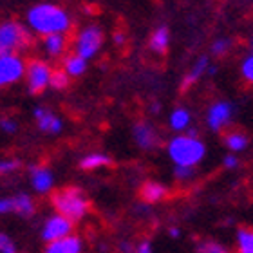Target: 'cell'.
I'll use <instances>...</instances> for the list:
<instances>
[{"mask_svg": "<svg viewBox=\"0 0 253 253\" xmlns=\"http://www.w3.org/2000/svg\"><path fill=\"white\" fill-rule=\"evenodd\" d=\"M27 24L33 31L42 37L65 35L71 29V16L60 5L38 4L27 13Z\"/></svg>", "mask_w": 253, "mask_h": 253, "instance_id": "1", "label": "cell"}, {"mask_svg": "<svg viewBox=\"0 0 253 253\" xmlns=\"http://www.w3.org/2000/svg\"><path fill=\"white\" fill-rule=\"evenodd\" d=\"M51 205L56 213L67 217L73 222L84 221L90 211L89 199L84 190L78 186H65V188L54 190L51 194Z\"/></svg>", "mask_w": 253, "mask_h": 253, "instance_id": "2", "label": "cell"}, {"mask_svg": "<svg viewBox=\"0 0 253 253\" xmlns=\"http://www.w3.org/2000/svg\"><path fill=\"white\" fill-rule=\"evenodd\" d=\"M167 152H169V158L172 159V163L175 167L195 169L205 159L206 145L197 136L179 134V136H174L169 141Z\"/></svg>", "mask_w": 253, "mask_h": 253, "instance_id": "3", "label": "cell"}, {"mask_svg": "<svg viewBox=\"0 0 253 253\" xmlns=\"http://www.w3.org/2000/svg\"><path fill=\"white\" fill-rule=\"evenodd\" d=\"M33 43L31 33L18 22H4L0 24V56L16 54Z\"/></svg>", "mask_w": 253, "mask_h": 253, "instance_id": "4", "label": "cell"}, {"mask_svg": "<svg viewBox=\"0 0 253 253\" xmlns=\"http://www.w3.org/2000/svg\"><path fill=\"white\" fill-rule=\"evenodd\" d=\"M51 65L40 58H33L26 63V78L27 89L31 94H42L49 87V78H51Z\"/></svg>", "mask_w": 253, "mask_h": 253, "instance_id": "5", "label": "cell"}, {"mask_svg": "<svg viewBox=\"0 0 253 253\" xmlns=\"http://www.w3.org/2000/svg\"><path fill=\"white\" fill-rule=\"evenodd\" d=\"M101 45H103V31L98 26H87L76 37L74 49H76L78 56H82V58L89 62L90 58H94L96 54H98Z\"/></svg>", "mask_w": 253, "mask_h": 253, "instance_id": "6", "label": "cell"}, {"mask_svg": "<svg viewBox=\"0 0 253 253\" xmlns=\"http://www.w3.org/2000/svg\"><path fill=\"white\" fill-rule=\"evenodd\" d=\"M74 233V222L69 221L67 217L60 215L54 211L53 215H49L42 224V232H40V237L45 244L54 243L58 239H63Z\"/></svg>", "mask_w": 253, "mask_h": 253, "instance_id": "7", "label": "cell"}, {"mask_svg": "<svg viewBox=\"0 0 253 253\" xmlns=\"http://www.w3.org/2000/svg\"><path fill=\"white\" fill-rule=\"evenodd\" d=\"M233 118V105L230 101L221 100L211 103L210 109H208V114H206V125L208 128L213 132H222L230 125Z\"/></svg>", "mask_w": 253, "mask_h": 253, "instance_id": "8", "label": "cell"}, {"mask_svg": "<svg viewBox=\"0 0 253 253\" xmlns=\"http://www.w3.org/2000/svg\"><path fill=\"white\" fill-rule=\"evenodd\" d=\"M26 74V62L18 54L0 56V87L18 82Z\"/></svg>", "mask_w": 253, "mask_h": 253, "instance_id": "9", "label": "cell"}, {"mask_svg": "<svg viewBox=\"0 0 253 253\" xmlns=\"http://www.w3.org/2000/svg\"><path fill=\"white\" fill-rule=\"evenodd\" d=\"M132 137H134V141L136 145L141 150H154V148H158L159 145V134L158 130L154 128L152 123L145 122H136L132 125Z\"/></svg>", "mask_w": 253, "mask_h": 253, "instance_id": "10", "label": "cell"}, {"mask_svg": "<svg viewBox=\"0 0 253 253\" xmlns=\"http://www.w3.org/2000/svg\"><path fill=\"white\" fill-rule=\"evenodd\" d=\"M84 239L76 235V233H71V235L58 239L54 243H47L43 253H84Z\"/></svg>", "mask_w": 253, "mask_h": 253, "instance_id": "11", "label": "cell"}, {"mask_svg": "<svg viewBox=\"0 0 253 253\" xmlns=\"http://www.w3.org/2000/svg\"><path fill=\"white\" fill-rule=\"evenodd\" d=\"M139 197L145 205H158L169 197V188L159 181H145L139 188Z\"/></svg>", "mask_w": 253, "mask_h": 253, "instance_id": "12", "label": "cell"}, {"mask_svg": "<svg viewBox=\"0 0 253 253\" xmlns=\"http://www.w3.org/2000/svg\"><path fill=\"white\" fill-rule=\"evenodd\" d=\"M29 172H31V185L38 194H49V192L53 190L54 175L47 167L35 165V167L29 169Z\"/></svg>", "mask_w": 253, "mask_h": 253, "instance_id": "13", "label": "cell"}, {"mask_svg": "<svg viewBox=\"0 0 253 253\" xmlns=\"http://www.w3.org/2000/svg\"><path fill=\"white\" fill-rule=\"evenodd\" d=\"M35 120H37L38 128L47 134H58L62 132V120L58 116H54L49 109L43 107H37L35 109Z\"/></svg>", "mask_w": 253, "mask_h": 253, "instance_id": "14", "label": "cell"}, {"mask_svg": "<svg viewBox=\"0 0 253 253\" xmlns=\"http://www.w3.org/2000/svg\"><path fill=\"white\" fill-rule=\"evenodd\" d=\"M208 67H210V58H208V56H201V58L190 67L188 73L185 74V78L181 82V90L185 92L190 87H194V85L208 73Z\"/></svg>", "mask_w": 253, "mask_h": 253, "instance_id": "15", "label": "cell"}, {"mask_svg": "<svg viewBox=\"0 0 253 253\" xmlns=\"http://www.w3.org/2000/svg\"><path fill=\"white\" fill-rule=\"evenodd\" d=\"M170 45V31L167 26H159L158 29H154L148 40V49L156 54H165L169 51Z\"/></svg>", "mask_w": 253, "mask_h": 253, "instance_id": "16", "label": "cell"}, {"mask_svg": "<svg viewBox=\"0 0 253 253\" xmlns=\"http://www.w3.org/2000/svg\"><path fill=\"white\" fill-rule=\"evenodd\" d=\"M222 141H224V147H226L232 154L243 152V150H246V148H248V145H250L248 136H246L244 132H241V130L226 132V134H224V137H222Z\"/></svg>", "mask_w": 253, "mask_h": 253, "instance_id": "17", "label": "cell"}, {"mask_svg": "<svg viewBox=\"0 0 253 253\" xmlns=\"http://www.w3.org/2000/svg\"><path fill=\"white\" fill-rule=\"evenodd\" d=\"M43 49L49 56L58 58L67 51V37L65 35H49L43 37Z\"/></svg>", "mask_w": 253, "mask_h": 253, "instance_id": "18", "label": "cell"}, {"mask_svg": "<svg viewBox=\"0 0 253 253\" xmlns=\"http://www.w3.org/2000/svg\"><path fill=\"white\" fill-rule=\"evenodd\" d=\"M111 165H112V159L109 158L107 154L92 152V154H87V156L82 158V161H80V169L87 170V172H92V170L111 167Z\"/></svg>", "mask_w": 253, "mask_h": 253, "instance_id": "19", "label": "cell"}, {"mask_svg": "<svg viewBox=\"0 0 253 253\" xmlns=\"http://www.w3.org/2000/svg\"><path fill=\"white\" fill-rule=\"evenodd\" d=\"M190 123H192V114H190V111L185 109V107H177V109H174V111L170 112L169 125L172 130L185 132L190 126Z\"/></svg>", "mask_w": 253, "mask_h": 253, "instance_id": "20", "label": "cell"}, {"mask_svg": "<svg viewBox=\"0 0 253 253\" xmlns=\"http://www.w3.org/2000/svg\"><path fill=\"white\" fill-rule=\"evenodd\" d=\"M63 71L69 74V78H78L87 71V60L78 56L76 53L67 54L63 60Z\"/></svg>", "mask_w": 253, "mask_h": 253, "instance_id": "21", "label": "cell"}, {"mask_svg": "<svg viewBox=\"0 0 253 253\" xmlns=\"http://www.w3.org/2000/svg\"><path fill=\"white\" fill-rule=\"evenodd\" d=\"M235 253H253V228L241 226L235 232Z\"/></svg>", "mask_w": 253, "mask_h": 253, "instance_id": "22", "label": "cell"}, {"mask_svg": "<svg viewBox=\"0 0 253 253\" xmlns=\"http://www.w3.org/2000/svg\"><path fill=\"white\" fill-rule=\"evenodd\" d=\"M13 205H15V213L22 217H31L37 211V205L33 201L31 195L27 194H18L13 197Z\"/></svg>", "mask_w": 253, "mask_h": 253, "instance_id": "23", "label": "cell"}, {"mask_svg": "<svg viewBox=\"0 0 253 253\" xmlns=\"http://www.w3.org/2000/svg\"><path fill=\"white\" fill-rule=\"evenodd\" d=\"M195 253H232V252H230L222 243H219V241L203 239V241H199L197 246H195Z\"/></svg>", "mask_w": 253, "mask_h": 253, "instance_id": "24", "label": "cell"}, {"mask_svg": "<svg viewBox=\"0 0 253 253\" xmlns=\"http://www.w3.org/2000/svg\"><path fill=\"white\" fill-rule=\"evenodd\" d=\"M69 74L63 69H53L51 71V78H49V87L54 90H63L69 87Z\"/></svg>", "mask_w": 253, "mask_h": 253, "instance_id": "25", "label": "cell"}, {"mask_svg": "<svg viewBox=\"0 0 253 253\" xmlns=\"http://www.w3.org/2000/svg\"><path fill=\"white\" fill-rule=\"evenodd\" d=\"M241 76L253 85V53H250L241 63Z\"/></svg>", "mask_w": 253, "mask_h": 253, "instance_id": "26", "label": "cell"}, {"mask_svg": "<svg viewBox=\"0 0 253 253\" xmlns=\"http://www.w3.org/2000/svg\"><path fill=\"white\" fill-rule=\"evenodd\" d=\"M232 47V40H228V38H219L215 42L211 43V53L217 54V56H222V54H226Z\"/></svg>", "mask_w": 253, "mask_h": 253, "instance_id": "27", "label": "cell"}, {"mask_svg": "<svg viewBox=\"0 0 253 253\" xmlns=\"http://www.w3.org/2000/svg\"><path fill=\"white\" fill-rule=\"evenodd\" d=\"M195 175V169H188V167H174V177L181 183L190 181Z\"/></svg>", "mask_w": 253, "mask_h": 253, "instance_id": "28", "label": "cell"}, {"mask_svg": "<svg viewBox=\"0 0 253 253\" xmlns=\"http://www.w3.org/2000/svg\"><path fill=\"white\" fill-rule=\"evenodd\" d=\"M18 169H20V161L18 159H4V161H0V175L13 174Z\"/></svg>", "mask_w": 253, "mask_h": 253, "instance_id": "29", "label": "cell"}, {"mask_svg": "<svg viewBox=\"0 0 253 253\" xmlns=\"http://www.w3.org/2000/svg\"><path fill=\"white\" fill-rule=\"evenodd\" d=\"M0 253H18L15 243L7 235H4V233L0 235Z\"/></svg>", "mask_w": 253, "mask_h": 253, "instance_id": "30", "label": "cell"}, {"mask_svg": "<svg viewBox=\"0 0 253 253\" xmlns=\"http://www.w3.org/2000/svg\"><path fill=\"white\" fill-rule=\"evenodd\" d=\"M5 213H15L13 197H2L0 199V215H5Z\"/></svg>", "mask_w": 253, "mask_h": 253, "instance_id": "31", "label": "cell"}, {"mask_svg": "<svg viewBox=\"0 0 253 253\" xmlns=\"http://www.w3.org/2000/svg\"><path fill=\"white\" fill-rule=\"evenodd\" d=\"M134 253H156V252H154L152 243H150L148 239H143V241L136 243V250H134Z\"/></svg>", "mask_w": 253, "mask_h": 253, "instance_id": "32", "label": "cell"}, {"mask_svg": "<svg viewBox=\"0 0 253 253\" xmlns=\"http://www.w3.org/2000/svg\"><path fill=\"white\" fill-rule=\"evenodd\" d=\"M222 167L228 170H235L239 167V158L235 154H228L226 158L222 159Z\"/></svg>", "mask_w": 253, "mask_h": 253, "instance_id": "33", "label": "cell"}, {"mask_svg": "<svg viewBox=\"0 0 253 253\" xmlns=\"http://www.w3.org/2000/svg\"><path fill=\"white\" fill-rule=\"evenodd\" d=\"M0 128L11 134V132L16 130V123L13 122V120H9V118H2V120H0Z\"/></svg>", "mask_w": 253, "mask_h": 253, "instance_id": "34", "label": "cell"}, {"mask_svg": "<svg viewBox=\"0 0 253 253\" xmlns=\"http://www.w3.org/2000/svg\"><path fill=\"white\" fill-rule=\"evenodd\" d=\"M134 250H136V244L130 241H122L118 244V253H134Z\"/></svg>", "mask_w": 253, "mask_h": 253, "instance_id": "35", "label": "cell"}, {"mask_svg": "<svg viewBox=\"0 0 253 253\" xmlns=\"http://www.w3.org/2000/svg\"><path fill=\"white\" fill-rule=\"evenodd\" d=\"M169 235L172 239H179V235H181V230L177 226H170L169 228Z\"/></svg>", "mask_w": 253, "mask_h": 253, "instance_id": "36", "label": "cell"}, {"mask_svg": "<svg viewBox=\"0 0 253 253\" xmlns=\"http://www.w3.org/2000/svg\"><path fill=\"white\" fill-rule=\"evenodd\" d=\"M114 42H116L118 45H122V43L125 42V35H123V33H116V35H114Z\"/></svg>", "mask_w": 253, "mask_h": 253, "instance_id": "37", "label": "cell"}, {"mask_svg": "<svg viewBox=\"0 0 253 253\" xmlns=\"http://www.w3.org/2000/svg\"><path fill=\"white\" fill-rule=\"evenodd\" d=\"M159 111H161V103H158V101H156V103H152V105H150V112L158 114Z\"/></svg>", "mask_w": 253, "mask_h": 253, "instance_id": "38", "label": "cell"}, {"mask_svg": "<svg viewBox=\"0 0 253 253\" xmlns=\"http://www.w3.org/2000/svg\"><path fill=\"white\" fill-rule=\"evenodd\" d=\"M250 49H252V53H253V38H252V42H250Z\"/></svg>", "mask_w": 253, "mask_h": 253, "instance_id": "39", "label": "cell"}, {"mask_svg": "<svg viewBox=\"0 0 253 253\" xmlns=\"http://www.w3.org/2000/svg\"><path fill=\"white\" fill-rule=\"evenodd\" d=\"M0 235H2V233H0Z\"/></svg>", "mask_w": 253, "mask_h": 253, "instance_id": "40", "label": "cell"}]
</instances>
